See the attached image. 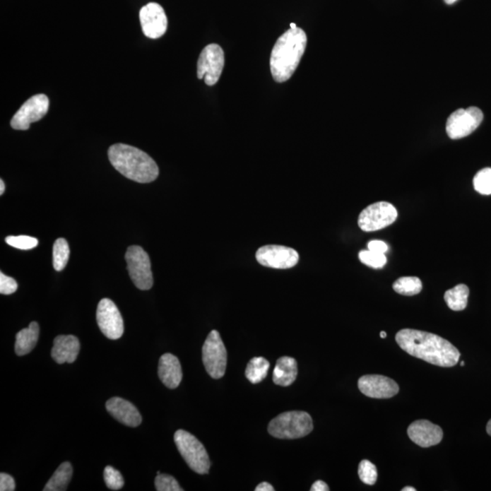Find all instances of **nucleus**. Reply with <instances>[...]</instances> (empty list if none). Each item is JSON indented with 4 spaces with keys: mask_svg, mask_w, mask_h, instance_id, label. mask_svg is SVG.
Returning <instances> with one entry per match:
<instances>
[{
    "mask_svg": "<svg viewBox=\"0 0 491 491\" xmlns=\"http://www.w3.org/2000/svg\"><path fill=\"white\" fill-rule=\"evenodd\" d=\"M396 341L402 350L418 359L439 367H449L458 364L461 353L458 348L438 335L417 329H401Z\"/></svg>",
    "mask_w": 491,
    "mask_h": 491,
    "instance_id": "f257e3e1",
    "label": "nucleus"
},
{
    "mask_svg": "<svg viewBox=\"0 0 491 491\" xmlns=\"http://www.w3.org/2000/svg\"><path fill=\"white\" fill-rule=\"evenodd\" d=\"M307 35L302 28H290L277 40L271 56L272 77L283 83L292 77L307 47Z\"/></svg>",
    "mask_w": 491,
    "mask_h": 491,
    "instance_id": "f03ea898",
    "label": "nucleus"
},
{
    "mask_svg": "<svg viewBox=\"0 0 491 491\" xmlns=\"http://www.w3.org/2000/svg\"><path fill=\"white\" fill-rule=\"evenodd\" d=\"M110 163L123 176L138 183L157 179L160 170L153 158L146 152L126 144H115L109 148Z\"/></svg>",
    "mask_w": 491,
    "mask_h": 491,
    "instance_id": "7ed1b4c3",
    "label": "nucleus"
},
{
    "mask_svg": "<svg viewBox=\"0 0 491 491\" xmlns=\"http://www.w3.org/2000/svg\"><path fill=\"white\" fill-rule=\"evenodd\" d=\"M313 430L310 415L304 411H290L278 415L271 421L268 432L271 436L281 439L303 438Z\"/></svg>",
    "mask_w": 491,
    "mask_h": 491,
    "instance_id": "20e7f679",
    "label": "nucleus"
},
{
    "mask_svg": "<svg viewBox=\"0 0 491 491\" xmlns=\"http://www.w3.org/2000/svg\"><path fill=\"white\" fill-rule=\"evenodd\" d=\"M177 449L184 461L193 471L198 474H207L210 471L211 461L205 446L195 436L183 430L174 435Z\"/></svg>",
    "mask_w": 491,
    "mask_h": 491,
    "instance_id": "39448f33",
    "label": "nucleus"
},
{
    "mask_svg": "<svg viewBox=\"0 0 491 491\" xmlns=\"http://www.w3.org/2000/svg\"><path fill=\"white\" fill-rule=\"evenodd\" d=\"M227 354L220 332L212 331L202 348V360L208 375L221 379L226 372Z\"/></svg>",
    "mask_w": 491,
    "mask_h": 491,
    "instance_id": "423d86ee",
    "label": "nucleus"
},
{
    "mask_svg": "<svg viewBox=\"0 0 491 491\" xmlns=\"http://www.w3.org/2000/svg\"><path fill=\"white\" fill-rule=\"evenodd\" d=\"M128 271L135 286L141 290H150L153 286L150 256L141 247L131 246L125 256Z\"/></svg>",
    "mask_w": 491,
    "mask_h": 491,
    "instance_id": "0eeeda50",
    "label": "nucleus"
},
{
    "mask_svg": "<svg viewBox=\"0 0 491 491\" xmlns=\"http://www.w3.org/2000/svg\"><path fill=\"white\" fill-rule=\"evenodd\" d=\"M398 218V211L389 202H375L364 208L359 216L357 224L361 230L373 232L391 226Z\"/></svg>",
    "mask_w": 491,
    "mask_h": 491,
    "instance_id": "6e6552de",
    "label": "nucleus"
},
{
    "mask_svg": "<svg viewBox=\"0 0 491 491\" xmlns=\"http://www.w3.org/2000/svg\"><path fill=\"white\" fill-rule=\"evenodd\" d=\"M483 120V113L478 107L456 110L449 117L446 122V134L451 139H461L468 137L476 131Z\"/></svg>",
    "mask_w": 491,
    "mask_h": 491,
    "instance_id": "1a4fd4ad",
    "label": "nucleus"
},
{
    "mask_svg": "<svg viewBox=\"0 0 491 491\" xmlns=\"http://www.w3.org/2000/svg\"><path fill=\"white\" fill-rule=\"evenodd\" d=\"M225 57L223 47L217 44H211L205 47L198 60L196 74L199 79H204L208 85L218 83L223 74Z\"/></svg>",
    "mask_w": 491,
    "mask_h": 491,
    "instance_id": "9d476101",
    "label": "nucleus"
},
{
    "mask_svg": "<svg viewBox=\"0 0 491 491\" xmlns=\"http://www.w3.org/2000/svg\"><path fill=\"white\" fill-rule=\"evenodd\" d=\"M49 100L45 94H37L28 98L16 112L11 122L16 131H28L31 123L39 122L49 112Z\"/></svg>",
    "mask_w": 491,
    "mask_h": 491,
    "instance_id": "9b49d317",
    "label": "nucleus"
},
{
    "mask_svg": "<svg viewBox=\"0 0 491 491\" xmlns=\"http://www.w3.org/2000/svg\"><path fill=\"white\" fill-rule=\"evenodd\" d=\"M256 259L264 267L287 269L295 267L300 261L299 253L294 249L280 245H266L256 253Z\"/></svg>",
    "mask_w": 491,
    "mask_h": 491,
    "instance_id": "f8f14e48",
    "label": "nucleus"
},
{
    "mask_svg": "<svg viewBox=\"0 0 491 491\" xmlns=\"http://www.w3.org/2000/svg\"><path fill=\"white\" fill-rule=\"evenodd\" d=\"M97 322L101 332L110 340H119L124 333V322L118 307L110 299L98 303Z\"/></svg>",
    "mask_w": 491,
    "mask_h": 491,
    "instance_id": "ddd939ff",
    "label": "nucleus"
},
{
    "mask_svg": "<svg viewBox=\"0 0 491 491\" xmlns=\"http://www.w3.org/2000/svg\"><path fill=\"white\" fill-rule=\"evenodd\" d=\"M142 30L151 40L160 39L166 33L167 18L164 8L158 3H148L139 12Z\"/></svg>",
    "mask_w": 491,
    "mask_h": 491,
    "instance_id": "4468645a",
    "label": "nucleus"
},
{
    "mask_svg": "<svg viewBox=\"0 0 491 491\" xmlns=\"http://www.w3.org/2000/svg\"><path fill=\"white\" fill-rule=\"evenodd\" d=\"M357 385L361 393L372 398H391L400 391L395 380L381 375L361 377Z\"/></svg>",
    "mask_w": 491,
    "mask_h": 491,
    "instance_id": "2eb2a0df",
    "label": "nucleus"
},
{
    "mask_svg": "<svg viewBox=\"0 0 491 491\" xmlns=\"http://www.w3.org/2000/svg\"><path fill=\"white\" fill-rule=\"evenodd\" d=\"M408 435L415 444L430 448L438 445L443 439L442 427L429 420L414 421L408 429Z\"/></svg>",
    "mask_w": 491,
    "mask_h": 491,
    "instance_id": "dca6fc26",
    "label": "nucleus"
},
{
    "mask_svg": "<svg viewBox=\"0 0 491 491\" xmlns=\"http://www.w3.org/2000/svg\"><path fill=\"white\" fill-rule=\"evenodd\" d=\"M106 408L113 418L126 426L135 427L142 422V417L137 408L122 398H110L106 403Z\"/></svg>",
    "mask_w": 491,
    "mask_h": 491,
    "instance_id": "f3484780",
    "label": "nucleus"
},
{
    "mask_svg": "<svg viewBox=\"0 0 491 491\" xmlns=\"http://www.w3.org/2000/svg\"><path fill=\"white\" fill-rule=\"evenodd\" d=\"M81 344L73 335H60L54 340L52 357L58 364L73 363L77 360Z\"/></svg>",
    "mask_w": 491,
    "mask_h": 491,
    "instance_id": "a211bd4d",
    "label": "nucleus"
},
{
    "mask_svg": "<svg viewBox=\"0 0 491 491\" xmlns=\"http://www.w3.org/2000/svg\"><path fill=\"white\" fill-rule=\"evenodd\" d=\"M158 377L167 388H177L182 380V369L179 359L170 353L162 355L158 362Z\"/></svg>",
    "mask_w": 491,
    "mask_h": 491,
    "instance_id": "6ab92c4d",
    "label": "nucleus"
},
{
    "mask_svg": "<svg viewBox=\"0 0 491 491\" xmlns=\"http://www.w3.org/2000/svg\"><path fill=\"white\" fill-rule=\"evenodd\" d=\"M297 365L296 360L290 357L278 359L273 372V382L282 386H290L297 379Z\"/></svg>",
    "mask_w": 491,
    "mask_h": 491,
    "instance_id": "aec40b11",
    "label": "nucleus"
},
{
    "mask_svg": "<svg viewBox=\"0 0 491 491\" xmlns=\"http://www.w3.org/2000/svg\"><path fill=\"white\" fill-rule=\"evenodd\" d=\"M40 337V326L37 322H31L28 328L22 329L16 336L15 351L18 356H24L36 347Z\"/></svg>",
    "mask_w": 491,
    "mask_h": 491,
    "instance_id": "412c9836",
    "label": "nucleus"
},
{
    "mask_svg": "<svg viewBox=\"0 0 491 491\" xmlns=\"http://www.w3.org/2000/svg\"><path fill=\"white\" fill-rule=\"evenodd\" d=\"M468 295H470V290L467 285L459 284L446 291L445 302L453 312H461L467 308Z\"/></svg>",
    "mask_w": 491,
    "mask_h": 491,
    "instance_id": "4be33fe9",
    "label": "nucleus"
},
{
    "mask_svg": "<svg viewBox=\"0 0 491 491\" xmlns=\"http://www.w3.org/2000/svg\"><path fill=\"white\" fill-rule=\"evenodd\" d=\"M72 466L69 462H64L59 466L49 483L44 487V491H64L68 487L72 478Z\"/></svg>",
    "mask_w": 491,
    "mask_h": 491,
    "instance_id": "5701e85b",
    "label": "nucleus"
},
{
    "mask_svg": "<svg viewBox=\"0 0 491 491\" xmlns=\"http://www.w3.org/2000/svg\"><path fill=\"white\" fill-rule=\"evenodd\" d=\"M269 366H271V364H269L268 361L264 359V357H253V359L249 361L248 366H247L245 372L247 379H248L252 384H258V383L261 382L262 380L267 377Z\"/></svg>",
    "mask_w": 491,
    "mask_h": 491,
    "instance_id": "b1692460",
    "label": "nucleus"
},
{
    "mask_svg": "<svg viewBox=\"0 0 491 491\" xmlns=\"http://www.w3.org/2000/svg\"><path fill=\"white\" fill-rule=\"evenodd\" d=\"M393 290L403 296H415L422 290V282L418 277H402L394 282Z\"/></svg>",
    "mask_w": 491,
    "mask_h": 491,
    "instance_id": "393cba45",
    "label": "nucleus"
},
{
    "mask_svg": "<svg viewBox=\"0 0 491 491\" xmlns=\"http://www.w3.org/2000/svg\"><path fill=\"white\" fill-rule=\"evenodd\" d=\"M71 249L68 242L63 237L56 240L53 246V266L57 271H61L68 264Z\"/></svg>",
    "mask_w": 491,
    "mask_h": 491,
    "instance_id": "a878e982",
    "label": "nucleus"
},
{
    "mask_svg": "<svg viewBox=\"0 0 491 491\" xmlns=\"http://www.w3.org/2000/svg\"><path fill=\"white\" fill-rule=\"evenodd\" d=\"M474 189L480 194H491V169L487 167L476 174L473 179Z\"/></svg>",
    "mask_w": 491,
    "mask_h": 491,
    "instance_id": "bb28decb",
    "label": "nucleus"
},
{
    "mask_svg": "<svg viewBox=\"0 0 491 491\" xmlns=\"http://www.w3.org/2000/svg\"><path fill=\"white\" fill-rule=\"evenodd\" d=\"M359 258L361 263L372 268H381L386 264L385 254L374 252L369 249L361 250Z\"/></svg>",
    "mask_w": 491,
    "mask_h": 491,
    "instance_id": "cd10ccee",
    "label": "nucleus"
},
{
    "mask_svg": "<svg viewBox=\"0 0 491 491\" xmlns=\"http://www.w3.org/2000/svg\"><path fill=\"white\" fill-rule=\"evenodd\" d=\"M359 476L363 483L372 486L378 480V471L376 466L372 462L364 459L359 466Z\"/></svg>",
    "mask_w": 491,
    "mask_h": 491,
    "instance_id": "c85d7f7f",
    "label": "nucleus"
},
{
    "mask_svg": "<svg viewBox=\"0 0 491 491\" xmlns=\"http://www.w3.org/2000/svg\"><path fill=\"white\" fill-rule=\"evenodd\" d=\"M6 243L16 249L28 250L36 248L39 240L30 236H8L6 237Z\"/></svg>",
    "mask_w": 491,
    "mask_h": 491,
    "instance_id": "c756f323",
    "label": "nucleus"
},
{
    "mask_svg": "<svg viewBox=\"0 0 491 491\" xmlns=\"http://www.w3.org/2000/svg\"><path fill=\"white\" fill-rule=\"evenodd\" d=\"M104 480L109 489L119 490L124 486V478L122 473L112 466H107L104 470Z\"/></svg>",
    "mask_w": 491,
    "mask_h": 491,
    "instance_id": "7c9ffc66",
    "label": "nucleus"
},
{
    "mask_svg": "<svg viewBox=\"0 0 491 491\" xmlns=\"http://www.w3.org/2000/svg\"><path fill=\"white\" fill-rule=\"evenodd\" d=\"M155 486L158 491H182L176 478L167 474H158L155 478Z\"/></svg>",
    "mask_w": 491,
    "mask_h": 491,
    "instance_id": "2f4dec72",
    "label": "nucleus"
},
{
    "mask_svg": "<svg viewBox=\"0 0 491 491\" xmlns=\"http://www.w3.org/2000/svg\"><path fill=\"white\" fill-rule=\"evenodd\" d=\"M18 290L17 281L13 278L8 277L0 272V293L3 295L13 294Z\"/></svg>",
    "mask_w": 491,
    "mask_h": 491,
    "instance_id": "473e14b6",
    "label": "nucleus"
},
{
    "mask_svg": "<svg viewBox=\"0 0 491 491\" xmlns=\"http://www.w3.org/2000/svg\"><path fill=\"white\" fill-rule=\"evenodd\" d=\"M15 487L16 483L13 477L6 473L0 474V490L13 491Z\"/></svg>",
    "mask_w": 491,
    "mask_h": 491,
    "instance_id": "72a5a7b5",
    "label": "nucleus"
},
{
    "mask_svg": "<svg viewBox=\"0 0 491 491\" xmlns=\"http://www.w3.org/2000/svg\"><path fill=\"white\" fill-rule=\"evenodd\" d=\"M367 249L374 252L382 253V254H385L389 249L388 245L381 240H372L367 244Z\"/></svg>",
    "mask_w": 491,
    "mask_h": 491,
    "instance_id": "f704fd0d",
    "label": "nucleus"
},
{
    "mask_svg": "<svg viewBox=\"0 0 491 491\" xmlns=\"http://www.w3.org/2000/svg\"><path fill=\"white\" fill-rule=\"evenodd\" d=\"M312 491H329V487L327 483H325L322 480H317L314 484L312 485Z\"/></svg>",
    "mask_w": 491,
    "mask_h": 491,
    "instance_id": "c9c22d12",
    "label": "nucleus"
},
{
    "mask_svg": "<svg viewBox=\"0 0 491 491\" xmlns=\"http://www.w3.org/2000/svg\"><path fill=\"white\" fill-rule=\"evenodd\" d=\"M256 491H273L274 487L268 483H262L256 486Z\"/></svg>",
    "mask_w": 491,
    "mask_h": 491,
    "instance_id": "e433bc0d",
    "label": "nucleus"
},
{
    "mask_svg": "<svg viewBox=\"0 0 491 491\" xmlns=\"http://www.w3.org/2000/svg\"><path fill=\"white\" fill-rule=\"evenodd\" d=\"M5 192V183L3 179H0V195H3Z\"/></svg>",
    "mask_w": 491,
    "mask_h": 491,
    "instance_id": "4c0bfd02",
    "label": "nucleus"
},
{
    "mask_svg": "<svg viewBox=\"0 0 491 491\" xmlns=\"http://www.w3.org/2000/svg\"><path fill=\"white\" fill-rule=\"evenodd\" d=\"M487 433L489 434L490 436H491V420L489 421V422H487Z\"/></svg>",
    "mask_w": 491,
    "mask_h": 491,
    "instance_id": "58836bf2",
    "label": "nucleus"
},
{
    "mask_svg": "<svg viewBox=\"0 0 491 491\" xmlns=\"http://www.w3.org/2000/svg\"><path fill=\"white\" fill-rule=\"evenodd\" d=\"M402 491H416V489L413 487H405L404 489L401 490Z\"/></svg>",
    "mask_w": 491,
    "mask_h": 491,
    "instance_id": "ea45409f",
    "label": "nucleus"
},
{
    "mask_svg": "<svg viewBox=\"0 0 491 491\" xmlns=\"http://www.w3.org/2000/svg\"><path fill=\"white\" fill-rule=\"evenodd\" d=\"M444 1L446 3V4L451 5L453 3L457 1V0H444Z\"/></svg>",
    "mask_w": 491,
    "mask_h": 491,
    "instance_id": "a19ab883",
    "label": "nucleus"
},
{
    "mask_svg": "<svg viewBox=\"0 0 491 491\" xmlns=\"http://www.w3.org/2000/svg\"><path fill=\"white\" fill-rule=\"evenodd\" d=\"M386 337V333L385 331L380 332V338H385Z\"/></svg>",
    "mask_w": 491,
    "mask_h": 491,
    "instance_id": "79ce46f5",
    "label": "nucleus"
},
{
    "mask_svg": "<svg viewBox=\"0 0 491 491\" xmlns=\"http://www.w3.org/2000/svg\"><path fill=\"white\" fill-rule=\"evenodd\" d=\"M297 25L294 23L290 24V28H292V30H295V28H297Z\"/></svg>",
    "mask_w": 491,
    "mask_h": 491,
    "instance_id": "37998d69",
    "label": "nucleus"
},
{
    "mask_svg": "<svg viewBox=\"0 0 491 491\" xmlns=\"http://www.w3.org/2000/svg\"><path fill=\"white\" fill-rule=\"evenodd\" d=\"M465 365L464 361H461V366L463 367Z\"/></svg>",
    "mask_w": 491,
    "mask_h": 491,
    "instance_id": "c03bdc74",
    "label": "nucleus"
}]
</instances>
